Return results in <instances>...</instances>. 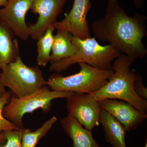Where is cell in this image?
Instances as JSON below:
<instances>
[{"instance_id":"3","label":"cell","mask_w":147,"mask_h":147,"mask_svg":"<svg viewBox=\"0 0 147 147\" xmlns=\"http://www.w3.org/2000/svg\"><path fill=\"white\" fill-rule=\"evenodd\" d=\"M72 40L76 48L75 55L51 64L50 71L60 73L72 65L80 63H85L100 69H112V63L121 54L110 44L104 46L99 45L95 37L81 39L73 36Z\"/></svg>"},{"instance_id":"25","label":"cell","mask_w":147,"mask_h":147,"mask_svg":"<svg viewBox=\"0 0 147 147\" xmlns=\"http://www.w3.org/2000/svg\"><path fill=\"white\" fill-rule=\"evenodd\" d=\"M144 147H147V141L146 140V144H145Z\"/></svg>"},{"instance_id":"11","label":"cell","mask_w":147,"mask_h":147,"mask_svg":"<svg viewBox=\"0 0 147 147\" xmlns=\"http://www.w3.org/2000/svg\"><path fill=\"white\" fill-rule=\"evenodd\" d=\"M101 108L111 114L127 131L134 130L147 118V114L139 112L128 102L115 99L99 101Z\"/></svg>"},{"instance_id":"10","label":"cell","mask_w":147,"mask_h":147,"mask_svg":"<svg viewBox=\"0 0 147 147\" xmlns=\"http://www.w3.org/2000/svg\"><path fill=\"white\" fill-rule=\"evenodd\" d=\"M90 0H74L69 13L63 20L57 21L54 28L64 31L81 39L91 37L87 16L91 8Z\"/></svg>"},{"instance_id":"12","label":"cell","mask_w":147,"mask_h":147,"mask_svg":"<svg viewBox=\"0 0 147 147\" xmlns=\"http://www.w3.org/2000/svg\"><path fill=\"white\" fill-rule=\"evenodd\" d=\"M60 123L65 133L72 140L71 147H101L94 139L92 131L84 128L70 116L62 119Z\"/></svg>"},{"instance_id":"7","label":"cell","mask_w":147,"mask_h":147,"mask_svg":"<svg viewBox=\"0 0 147 147\" xmlns=\"http://www.w3.org/2000/svg\"><path fill=\"white\" fill-rule=\"evenodd\" d=\"M68 115L73 118L84 128L92 131L100 124L102 108L99 101L90 94L73 95L66 98Z\"/></svg>"},{"instance_id":"6","label":"cell","mask_w":147,"mask_h":147,"mask_svg":"<svg viewBox=\"0 0 147 147\" xmlns=\"http://www.w3.org/2000/svg\"><path fill=\"white\" fill-rule=\"evenodd\" d=\"M75 94L73 92L52 90L46 85L37 91L24 97L11 96L4 108L3 115L18 127L24 129L23 118L26 114L33 113L38 109H42L44 113H48L51 109L53 100L66 98Z\"/></svg>"},{"instance_id":"24","label":"cell","mask_w":147,"mask_h":147,"mask_svg":"<svg viewBox=\"0 0 147 147\" xmlns=\"http://www.w3.org/2000/svg\"><path fill=\"white\" fill-rule=\"evenodd\" d=\"M8 0H0V7L4 6L6 4Z\"/></svg>"},{"instance_id":"21","label":"cell","mask_w":147,"mask_h":147,"mask_svg":"<svg viewBox=\"0 0 147 147\" xmlns=\"http://www.w3.org/2000/svg\"><path fill=\"white\" fill-rule=\"evenodd\" d=\"M145 0H134V4L137 8H140L144 5Z\"/></svg>"},{"instance_id":"22","label":"cell","mask_w":147,"mask_h":147,"mask_svg":"<svg viewBox=\"0 0 147 147\" xmlns=\"http://www.w3.org/2000/svg\"><path fill=\"white\" fill-rule=\"evenodd\" d=\"M6 92L5 88L3 86L2 84L1 78H0V96L5 94Z\"/></svg>"},{"instance_id":"20","label":"cell","mask_w":147,"mask_h":147,"mask_svg":"<svg viewBox=\"0 0 147 147\" xmlns=\"http://www.w3.org/2000/svg\"><path fill=\"white\" fill-rule=\"evenodd\" d=\"M137 77L134 81L133 88L134 92L139 97L145 100L147 99V88L143 85V78L138 72Z\"/></svg>"},{"instance_id":"9","label":"cell","mask_w":147,"mask_h":147,"mask_svg":"<svg viewBox=\"0 0 147 147\" xmlns=\"http://www.w3.org/2000/svg\"><path fill=\"white\" fill-rule=\"evenodd\" d=\"M69 0H32L30 9L38 14L35 24L29 26L30 36L37 40L47 29L54 27L57 18L63 11L64 5Z\"/></svg>"},{"instance_id":"23","label":"cell","mask_w":147,"mask_h":147,"mask_svg":"<svg viewBox=\"0 0 147 147\" xmlns=\"http://www.w3.org/2000/svg\"><path fill=\"white\" fill-rule=\"evenodd\" d=\"M5 138V135L3 132H3L0 133V144L3 142Z\"/></svg>"},{"instance_id":"4","label":"cell","mask_w":147,"mask_h":147,"mask_svg":"<svg viewBox=\"0 0 147 147\" xmlns=\"http://www.w3.org/2000/svg\"><path fill=\"white\" fill-rule=\"evenodd\" d=\"M78 64L80 67L79 72L67 76L53 74L46 81V86L52 90L89 94L103 87L113 72L112 69H100L85 63Z\"/></svg>"},{"instance_id":"5","label":"cell","mask_w":147,"mask_h":147,"mask_svg":"<svg viewBox=\"0 0 147 147\" xmlns=\"http://www.w3.org/2000/svg\"><path fill=\"white\" fill-rule=\"evenodd\" d=\"M0 78L3 86L9 88L12 96L16 98L28 95L46 86L39 67L28 66L20 56L3 67Z\"/></svg>"},{"instance_id":"15","label":"cell","mask_w":147,"mask_h":147,"mask_svg":"<svg viewBox=\"0 0 147 147\" xmlns=\"http://www.w3.org/2000/svg\"><path fill=\"white\" fill-rule=\"evenodd\" d=\"M54 36L52 52L50 55L51 64L64 59L71 57L76 53V48L72 42L73 36L67 32L57 30Z\"/></svg>"},{"instance_id":"19","label":"cell","mask_w":147,"mask_h":147,"mask_svg":"<svg viewBox=\"0 0 147 147\" xmlns=\"http://www.w3.org/2000/svg\"><path fill=\"white\" fill-rule=\"evenodd\" d=\"M24 129H9L3 131L5 138L0 144V147H22L21 140Z\"/></svg>"},{"instance_id":"1","label":"cell","mask_w":147,"mask_h":147,"mask_svg":"<svg viewBox=\"0 0 147 147\" xmlns=\"http://www.w3.org/2000/svg\"><path fill=\"white\" fill-rule=\"evenodd\" d=\"M107 1L104 17L92 23L94 37L109 42L133 62L138 58L146 56L147 50L143 43V38L147 36L146 16L139 13L129 16L119 5V0Z\"/></svg>"},{"instance_id":"8","label":"cell","mask_w":147,"mask_h":147,"mask_svg":"<svg viewBox=\"0 0 147 147\" xmlns=\"http://www.w3.org/2000/svg\"><path fill=\"white\" fill-rule=\"evenodd\" d=\"M32 0H8L3 8L0 9V22L9 29L14 36L23 40L30 36L26 14L30 9Z\"/></svg>"},{"instance_id":"2","label":"cell","mask_w":147,"mask_h":147,"mask_svg":"<svg viewBox=\"0 0 147 147\" xmlns=\"http://www.w3.org/2000/svg\"><path fill=\"white\" fill-rule=\"evenodd\" d=\"M133 63L127 55L121 54L113 61V74L107 83L100 89L90 94L98 101L106 98L123 100L141 113L147 114V100L137 95L133 88L137 77V72L130 69Z\"/></svg>"},{"instance_id":"18","label":"cell","mask_w":147,"mask_h":147,"mask_svg":"<svg viewBox=\"0 0 147 147\" xmlns=\"http://www.w3.org/2000/svg\"><path fill=\"white\" fill-rule=\"evenodd\" d=\"M11 96V91L7 92L5 94L0 96V133L9 129H24L18 127L3 115L4 108L9 102Z\"/></svg>"},{"instance_id":"17","label":"cell","mask_w":147,"mask_h":147,"mask_svg":"<svg viewBox=\"0 0 147 147\" xmlns=\"http://www.w3.org/2000/svg\"><path fill=\"white\" fill-rule=\"evenodd\" d=\"M55 29L54 27L48 28L44 34L37 40V63L38 65L45 67L50 62L54 41L53 32Z\"/></svg>"},{"instance_id":"13","label":"cell","mask_w":147,"mask_h":147,"mask_svg":"<svg viewBox=\"0 0 147 147\" xmlns=\"http://www.w3.org/2000/svg\"><path fill=\"white\" fill-rule=\"evenodd\" d=\"M100 123L103 127L105 139L112 147H127L126 130L124 127L106 110L101 109Z\"/></svg>"},{"instance_id":"14","label":"cell","mask_w":147,"mask_h":147,"mask_svg":"<svg viewBox=\"0 0 147 147\" xmlns=\"http://www.w3.org/2000/svg\"><path fill=\"white\" fill-rule=\"evenodd\" d=\"M13 36L9 29L0 22V70L20 56L18 41Z\"/></svg>"},{"instance_id":"16","label":"cell","mask_w":147,"mask_h":147,"mask_svg":"<svg viewBox=\"0 0 147 147\" xmlns=\"http://www.w3.org/2000/svg\"><path fill=\"white\" fill-rule=\"evenodd\" d=\"M57 121V118L53 116L35 131H32L29 129H24L21 140L22 147H36L40 140L46 136Z\"/></svg>"}]
</instances>
